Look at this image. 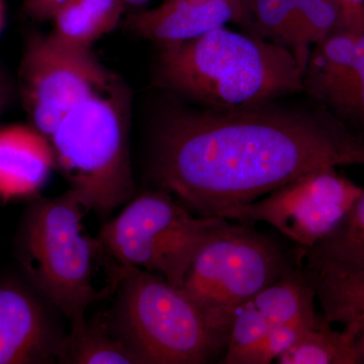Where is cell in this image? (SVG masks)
Wrapping results in <instances>:
<instances>
[{"label":"cell","mask_w":364,"mask_h":364,"mask_svg":"<svg viewBox=\"0 0 364 364\" xmlns=\"http://www.w3.org/2000/svg\"><path fill=\"white\" fill-rule=\"evenodd\" d=\"M361 193L363 188L335 169L318 170L255 202L228 208L219 218L247 226L267 223L306 250L340 226Z\"/></svg>","instance_id":"cell-9"},{"label":"cell","mask_w":364,"mask_h":364,"mask_svg":"<svg viewBox=\"0 0 364 364\" xmlns=\"http://www.w3.org/2000/svg\"><path fill=\"white\" fill-rule=\"evenodd\" d=\"M56 166L49 138L32 124L0 128V198L35 195Z\"/></svg>","instance_id":"cell-13"},{"label":"cell","mask_w":364,"mask_h":364,"mask_svg":"<svg viewBox=\"0 0 364 364\" xmlns=\"http://www.w3.org/2000/svg\"><path fill=\"white\" fill-rule=\"evenodd\" d=\"M291 265L267 238L228 220L198 250L181 289L228 339L238 309Z\"/></svg>","instance_id":"cell-7"},{"label":"cell","mask_w":364,"mask_h":364,"mask_svg":"<svg viewBox=\"0 0 364 364\" xmlns=\"http://www.w3.org/2000/svg\"><path fill=\"white\" fill-rule=\"evenodd\" d=\"M358 36L342 28L318 43L309 57L304 85L318 97L329 100L350 69Z\"/></svg>","instance_id":"cell-17"},{"label":"cell","mask_w":364,"mask_h":364,"mask_svg":"<svg viewBox=\"0 0 364 364\" xmlns=\"http://www.w3.org/2000/svg\"><path fill=\"white\" fill-rule=\"evenodd\" d=\"M68 0H23V9L33 20L52 21Z\"/></svg>","instance_id":"cell-26"},{"label":"cell","mask_w":364,"mask_h":364,"mask_svg":"<svg viewBox=\"0 0 364 364\" xmlns=\"http://www.w3.org/2000/svg\"><path fill=\"white\" fill-rule=\"evenodd\" d=\"M296 6L301 33L309 46L322 42L339 26L343 28L338 0H296Z\"/></svg>","instance_id":"cell-22"},{"label":"cell","mask_w":364,"mask_h":364,"mask_svg":"<svg viewBox=\"0 0 364 364\" xmlns=\"http://www.w3.org/2000/svg\"><path fill=\"white\" fill-rule=\"evenodd\" d=\"M304 78L291 49L226 26L161 46L158 63L163 86L221 111L263 107L303 90Z\"/></svg>","instance_id":"cell-2"},{"label":"cell","mask_w":364,"mask_h":364,"mask_svg":"<svg viewBox=\"0 0 364 364\" xmlns=\"http://www.w3.org/2000/svg\"><path fill=\"white\" fill-rule=\"evenodd\" d=\"M88 210L71 189L39 198L26 210L16 237V256L28 282L70 330L82 327L87 309L105 296L93 284V257L100 246L85 233Z\"/></svg>","instance_id":"cell-4"},{"label":"cell","mask_w":364,"mask_h":364,"mask_svg":"<svg viewBox=\"0 0 364 364\" xmlns=\"http://www.w3.org/2000/svg\"><path fill=\"white\" fill-rule=\"evenodd\" d=\"M364 165V140L326 117L258 107L178 109L158 126L153 169L189 210L218 217L318 170Z\"/></svg>","instance_id":"cell-1"},{"label":"cell","mask_w":364,"mask_h":364,"mask_svg":"<svg viewBox=\"0 0 364 364\" xmlns=\"http://www.w3.org/2000/svg\"><path fill=\"white\" fill-rule=\"evenodd\" d=\"M228 220L193 215L168 191H147L129 200L100 230V250L121 267L156 272L181 287L208 237Z\"/></svg>","instance_id":"cell-6"},{"label":"cell","mask_w":364,"mask_h":364,"mask_svg":"<svg viewBox=\"0 0 364 364\" xmlns=\"http://www.w3.org/2000/svg\"><path fill=\"white\" fill-rule=\"evenodd\" d=\"M47 304L30 282L0 279V364L58 363L66 334Z\"/></svg>","instance_id":"cell-10"},{"label":"cell","mask_w":364,"mask_h":364,"mask_svg":"<svg viewBox=\"0 0 364 364\" xmlns=\"http://www.w3.org/2000/svg\"><path fill=\"white\" fill-rule=\"evenodd\" d=\"M322 317L316 323L299 322L273 326L259 343L242 354L236 364L272 363L289 350L308 328L317 325Z\"/></svg>","instance_id":"cell-23"},{"label":"cell","mask_w":364,"mask_h":364,"mask_svg":"<svg viewBox=\"0 0 364 364\" xmlns=\"http://www.w3.org/2000/svg\"><path fill=\"white\" fill-rule=\"evenodd\" d=\"M343 28L352 33H364V0H338Z\"/></svg>","instance_id":"cell-25"},{"label":"cell","mask_w":364,"mask_h":364,"mask_svg":"<svg viewBox=\"0 0 364 364\" xmlns=\"http://www.w3.org/2000/svg\"><path fill=\"white\" fill-rule=\"evenodd\" d=\"M124 6V0H68L53 18L51 35L69 47L90 50L117 28Z\"/></svg>","instance_id":"cell-14"},{"label":"cell","mask_w":364,"mask_h":364,"mask_svg":"<svg viewBox=\"0 0 364 364\" xmlns=\"http://www.w3.org/2000/svg\"><path fill=\"white\" fill-rule=\"evenodd\" d=\"M4 25V1L0 0V33H1L2 28Z\"/></svg>","instance_id":"cell-29"},{"label":"cell","mask_w":364,"mask_h":364,"mask_svg":"<svg viewBox=\"0 0 364 364\" xmlns=\"http://www.w3.org/2000/svg\"><path fill=\"white\" fill-rule=\"evenodd\" d=\"M316 296L301 270L291 265L280 279L251 299L253 305L272 326L291 323H316Z\"/></svg>","instance_id":"cell-15"},{"label":"cell","mask_w":364,"mask_h":364,"mask_svg":"<svg viewBox=\"0 0 364 364\" xmlns=\"http://www.w3.org/2000/svg\"><path fill=\"white\" fill-rule=\"evenodd\" d=\"M299 254L323 317L330 324L343 325L355 344L359 363H364V269L313 249H299Z\"/></svg>","instance_id":"cell-11"},{"label":"cell","mask_w":364,"mask_h":364,"mask_svg":"<svg viewBox=\"0 0 364 364\" xmlns=\"http://www.w3.org/2000/svg\"><path fill=\"white\" fill-rule=\"evenodd\" d=\"M279 364H358L353 339L343 330H335L322 317L308 328L289 349L277 359Z\"/></svg>","instance_id":"cell-19"},{"label":"cell","mask_w":364,"mask_h":364,"mask_svg":"<svg viewBox=\"0 0 364 364\" xmlns=\"http://www.w3.org/2000/svg\"><path fill=\"white\" fill-rule=\"evenodd\" d=\"M245 20L241 0H164L155 9L132 14L127 25L141 37L165 46Z\"/></svg>","instance_id":"cell-12"},{"label":"cell","mask_w":364,"mask_h":364,"mask_svg":"<svg viewBox=\"0 0 364 364\" xmlns=\"http://www.w3.org/2000/svg\"><path fill=\"white\" fill-rule=\"evenodd\" d=\"M116 77L90 50L62 44L51 33L28 38L18 71L26 116L48 138L67 112Z\"/></svg>","instance_id":"cell-8"},{"label":"cell","mask_w":364,"mask_h":364,"mask_svg":"<svg viewBox=\"0 0 364 364\" xmlns=\"http://www.w3.org/2000/svg\"><path fill=\"white\" fill-rule=\"evenodd\" d=\"M130 97L119 78L70 109L49 140L69 189L90 210L107 215L135 195Z\"/></svg>","instance_id":"cell-3"},{"label":"cell","mask_w":364,"mask_h":364,"mask_svg":"<svg viewBox=\"0 0 364 364\" xmlns=\"http://www.w3.org/2000/svg\"><path fill=\"white\" fill-rule=\"evenodd\" d=\"M58 363L141 364L140 358L117 336L107 316L88 321L66 334Z\"/></svg>","instance_id":"cell-16"},{"label":"cell","mask_w":364,"mask_h":364,"mask_svg":"<svg viewBox=\"0 0 364 364\" xmlns=\"http://www.w3.org/2000/svg\"><path fill=\"white\" fill-rule=\"evenodd\" d=\"M328 102L364 121V33H358L353 62L346 77Z\"/></svg>","instance_id":"cell-24"},{"label":"cell","mask_w":364,"mask_h":364,"mask_svg":"<svg viewBox=\"0 0 364 364\" xmlns=\"http://www.w3.org/2000/svg\"><path fill=\"white\" fill-rule=\"evenodd\" d=\"M245 11V23L272 42L294 52L306 72L309 45L306 44L296 11V0H241Z\"/></svg>","instance_id":"cell-18"},{"label":"cell","mask_w":364,"mask_h":364,"mask_svg":"<svg viewBox=\"0 0 364 364\" xmlns=\"http://www.w3.org/2000/svg\"><path fill=\"white\" fill-rule=\"evenodd\" d=\"M7 100H9V90L4 78L0 75V114L6 107Z\"/></svg>","instance_id":"cell-27"},{"label":"cell","mask_w":364,"mask_h":364,"mask_svg":"<svg viewBox=\"0 0 364 364\" xmlns=\"http://www.w3.org/2000/svg\"><path fill=\"white\" fill-rule=\"evenodd\" d=\"M311 249L364 269V188L340 226Z\"/></svg>","instance_id":"cell-20"},{"label":"cell","mask_w":364,"mask_h":364,"mask_svg":"<svg viewBox=\"0 0 364 364\" xmlns=\"http://www.w3.org/2000/svg\"><path fill=\"white\" fill-rule=\"evenodd\" d=\"M272 327L249 299L235 314L228 334L226 355L222 363L236 364L242 354L259 343Z\"/></svg>","instance_id":"cell-21"},{"label":"cell","mask_w":364,"mask_h":364,"mask_svg":"<svg viewBox=\"0 0 364 364\" xmlns=\"http://www.w3.org/2000/svg\"><path fill=\"white\" fill-rule=\"evenodd\" d=\"M124 1L126 2V4H129V6L140 7L149 4L151 0H124Z\"/></svg>","instance_id":"cell-28"},{"label":"cell","mask_w":364,"mask_h":364,"mask_svg":"<svg viewBox=\"0 0 364 364\" xmlns=\"http://www.w3.org/2000/svg\"><path fill=\"white\" fill-rule=\"evenodd\" d=\"M119 282L116 306L107 318L141 364L205 363L226 347L227 337L181 287L131 267H121Z\"/></svg>","instance_id":"cell-5"}]
</instances>
